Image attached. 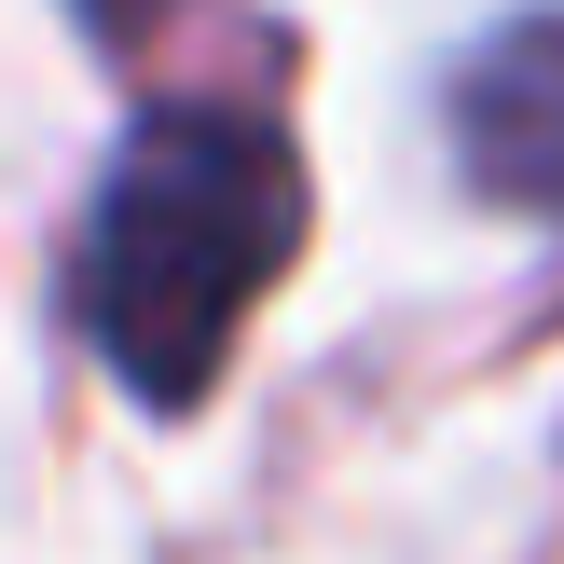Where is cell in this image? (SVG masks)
<instances>
[{
  "label": "cell",
  "instance_id": "obj_2",
  "mask_svg": "<svg viewBox=\"0 0 564 564\" xmlns=\"http://www.w3.org/2000/svg\"><path fill=\"white\" fill-rule=\"evenodd\" d=\"M455 165H468V193H496V207L564 220V14L496 28V42L455 69Z\"/></svg>",
  "mask_w": 564,
  "mask_h": 564
},
{
  "label": "cell",
  "instance_id": "obj_1",
  "mask_svg": "<svg viewBox=\"0 0 564 564\" xmlns=\"http://www.w3.org/2000/svg\"><path fill=\"white\" fill-rule=\"evenodd\" d=\"M303 248V152L262 110H152L83 220V330L152 413L207 400Z\"/></svg>",
  "mask_w": 564,
  "mask_h": 564
}]
</instances>
